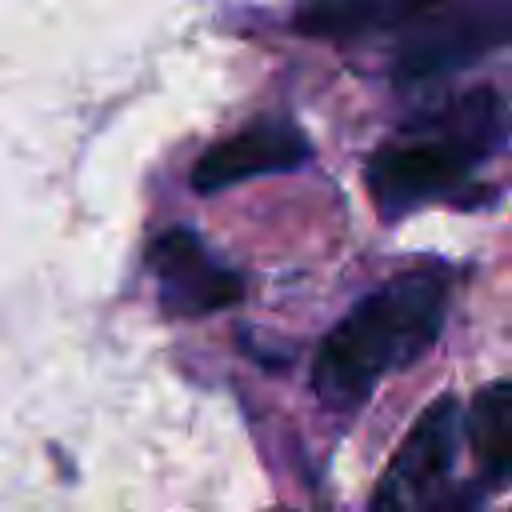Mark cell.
<instances>
[{
	"label": "cell",
	"instance_id": "obj_1",
	"mask_svg": "<svg viewBox=\"0 0 512 512\" xmlns=\"http://www.w3.org/2000/svg\"><path fill=\"white\" fill-rule=\"evenodd\" d=\"M448 312L444 280L432 272H400L372 296H364L320 344L312 364V388L328 408H360L372 388L420 360Z\"/></svg>",
	"mask_w": 512,
	"mask_h": 512
},
{
	"label": "cell",
	"instance_id": "obj_2",
	"mask_svg": "<svg viewBox=\"0 0 512 512\" xmlns=\"http://www.w3.org/2000/svg\"><path fill=\"white\" fill-rule=\"evenodd\" d=\"M504 140V100L492 88H472L432 116L412 124L400 140L376 148L364 168V184L380 216L396 220L428 200H444L468 172L488 160Z\"/></svg>",
	"mask_w": 512,
	"mask_h": 512
},
{
	"label": "cell",
	"instance_id": "obj_3",
	"mask_svg": "<svg viewBox=\"0 0 512 512\" xmlns=\"http://www.w3.org/2000/svg\"><path fill=\"white\" fill-rule=\"evenodd\" d=\"M512 44V0H452L432 4L408 24L396 52V80H436L460 72L480 56Z\"/></svg>",
	"mask_w": 512,
	"mask_h": 512
},
{
	"label": "cell",
	"instance_id": "obj_4",
	"mask_svg": "<svg viewBox=\"0 0 512 512\" xmlns=\"http://www.w3.org/2000/svg\"><path fill=\"white\" fill-rule=\"evenodd\" d=\"M460 436H464L460 404L456 396L444 392L416 416V424L400 440L384 480L376 484L368 512H432L436 500L456 484L452 464L460 452Z\"/></svg>",
	"mask_w": 512,
	"mask_h": 512
},
{
	"label": "cell",
	"instance_id": "obj_5",
	"mask_svg": "<svg viewBox=\"0 0 512 512\" xmlns=\"http://www.w3.org/2000/svg\"><path fill=\"white\" fill-rule=\"evenodd\" d=\"M148 268L160 284V304L172 316H208L240 300V276L224 268L196 232L168 228L148 248Z\"/></svg>",
	"mask_w": 512,
	"mask_h": 512
},
{
	"label": "cell",
	"instance_id": "obj_6",
	"mask_svg": "<svg viewBox=\"0 0 512 512\" xmlns=\"http://www.w3.org/2000/svg\"><path fill=\"white\" fill-rule=\"evenodd\" d=\"M308 140L292 124H256L228 140H216L196 164H192V188L196 192H224L232 184L292 172L308 160Z\"/></svg>",
	"mask_w": 512,
	"mask_h": 512
},
{
	"label": "cell",
	"instance_id": "obj_7",
	"mask_svg": "<svg viewBox=\"0 0 512 512\" xmlns=\"http://www.w3.org/2000/svg\"><path fill=\"white\" fill-rule=\"evenodd\" d=\"M440 0H300L296 4V32L320 40H348L372 36L384 28H408Z\"/></svg>",
	"mask_w": 512,
	"mask_h": 512
},
{
	"label": "cell",
	"instance_id": "obj_8",
	"mask_svg": "<svg viewBox=\"0 0 512 512\" xmlns=\"http://www.w3.org/2000/svg\"><path fill=\"white\" fill-rule=\"evenodd\" d=\"M468 440L484 492L512 488V380H492L468 408Z\"/></svg>",
	"mask_w": 512,
	"mask_h": 512
}]
</instances>
